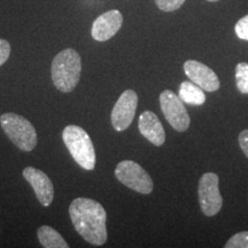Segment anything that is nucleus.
Returning a JSON list of instances; mask_svg holds the SVG:
<instances>
[{"label": "nucleus", "mask_w": 248, "mask_h": 248, "mask_svg": "<svg viewBox=\"0 0 248 248\" xmlns=\"http://www.w3.org/2000/svg\"><path fill=\"white\" fill-rule=\"evenodd\" d=\"M70 219L78 234L88 243L101 246L107 240V214L98 201L77 198L70 203Z\"/></svg>", "instance_id": "nucleus-1"}, {"label": "nucleus", "mask_w": 248, "mask_h": 248, "mask_svg": "<svg viewBox=\"0 0 248 248\" xmlns=\"http://www.w3.org/2000/svg\"><path fill=\"white\" fill-rule=\"evenodd\" d=\"M52 80L59 91L71 92L78 84L82 73V60L75 49L61 51L52 62Z\"/></svg>", "instance_id": "nucleus-2"}, {"label": "nucleus", "mask_w": 248, "mask_h": 248, "mask_svg": "<svg viewBox=\"0 0 248 248\" xmlns=\"http://www.w3.org/2000/svg\"><path fill=\"white\" fill-rule=\"evenodd\" d=\"M62 139L73 159L85 170L95 167V151L89 133L78 125H68L62 132Z\"/></svg>", "instance_id": "nucleus-3"}, {"label": "nucleus", "mask_w": 248, "mask_h": 248, "mask_svg": "<svg viewBox=\"0 0 248 248\" xmlns=\"http://www.w3.org/2000/svg\"><path fill=\"white\" fill-rule=\"evenodd\" d=\"M0 124L6 136L21 151L31 152L37 145V133L33 125L23 116L6 113L0 116Z\"/></svg>", "instance_id": "nucleus-4"}, {"label": "nucleus", "mask_w": 248, "mask_h": 248, "mask_svg": "<svg viewBox=\"0 0 248 248\" xmlns=\"http://www.w3.org/2000/svg\"><path fill=\"white\" fill-rule=\"evenodd\" d=\"M115 176L126 187L138 193L150 194L153 191L154 185L151 176L135 161L125 160L120 162L115 169Z\"/></svg>", "instance_id": "nucleus-5"}, {"label": "nucleus", "mask_w": 248, "mask_h": 248, "mask_svg": "<svg viewBox=\"0 0 248 248\" xmlns=\"http://www.w3.org/2000/svg\"><path fill=\"white\" fill-rule=\"evenodd\" d=\"M161 109L170 125L179 132H184L190 126V115L184 102L170 90H166L160 95Z\"/></svg>", "instance_id": "nucleus-6"}, {"label": "nucleus", "mask_w": 248, "mask_h": 248, "mask_svg": "<svg viewBox=\"0 0 248 248\" xmlns=\"http://www.w3.org/2000/svg\"><path fill=\"white\" fill-rule=\"evenodd\" d=\"M218 176L214 172L204 173L199 181V202L206 216H215L222 208L223 200L218 188Z\"/></svg>", "instance_id": "nucleus-7"}, {"label": "nucleus", "mask_w": 248, "mask_h": 248, "mask_svg": "<svg viewBox=\"0 0 248 248\" xmlns=\"http://www.w3.org/2000/svg\"><path fill=\"white\" fill-rule=\"evenodd\" d=\"M137 106L138 95L133 90H126L121 94L111 110V124L116 131H124L129 128L135 119Z\"/></svg>", "instance_id": "nucleus-8"}, {"label": "nucleus", "mask_w": 248, "mask_h": 248, "mask_svg": "<svg viewBox=\"0 0 248 248\" xmlns=\"http://www.w3.org/2000/svg\"><path fill=\"white\" fill-rule=\"evenodd\" d=\"M184 71L186 76L204 91L214 92L219 88V79L214 70L202 62L188 60L184 63Z\"/></svg>", "instance_id": "nucleus-9"}, {"label": "nucleus", "mask_w": 248, "mask_h": 248, "mask_svg": "<svg viewBox=\"0 0 248 248\" xmlns=\"http://www.w3.org/2000/svg\"><path fill=\"white\" fill-rule=\"evenodd\" d=\"M23 177L33 188L39 202L44 207H48L54 198V187L48 176L42 170L33 167H27L23 170Z\"/></svg>", "instance_id": "nucleus-10"}, {"label": "nucleus", "mask_w": 248, "mask_h": 248, "mask_svg": "<svg viewBox=\"0 0 248 248\" xmlns=\"http://www.w3.org/2000/svg\"><path fill=\"white\" fill-rule=\"evenodd\" d=\"M123 23V16L120 11L113 9L101 14L92 24L91 35L97 42H106L115 36Z\"/></svg>", "instance_id": "nucleus-11"}, {"label": "nucleus", "mask_w": 248, "mask_h": 248, "mask_svg": "<svg viewBox=\"0 0 248 248\" xmlns=\"http://www.w3.org/2000/svg\"><path fill=\"white\" fill-rule=\"evenodd\" d=\"M138 128L141 135L155 146H161L166 140L163 125L153 111L147 110L141 114L139 117Z\"/></svg>", "instance_id": "nucleus-12"}, {"label": "nucleus", "mask_w": 248, "mask_h": 248, "mask_svg": "<svg viewBox=\"0 0 248 248\" xmlns=\"http://www.w3.org/2000/svg\"><path fill=\"white\" fill-rule=\"evenodd\" d=\"M178 97L184 104L192 105V106H200L206 101L203 90L194 84L193 82H183L179 86Z\"/></svg>", "instance_id": "nucleus-13"}, {"label": "nucleus", "mask_w": 248, "mask_h": 248, "mask_svg": "<svg viewBox=\"0 0 248 248\" xmlns=\"http://www.w3.org/2000/svg\"><path fill=\"white\" fill-rule=\"evenodd\" d=\"M39 243L45 248H68L69 245L62 238V235L57 230L48 225L40 226L37 231Z\"/></svg>", "instance_id": "nucleus-14"}, {"label": "nucleus", "mask_w": 248, "mask_h": 248, "mask_svg": "<svg viewBox=\"0 0 248 248\" xmlns=\"http://www.w3.org/2000/svg\"><path fill=\"white\" fill-rule=\"evenodd\" d=\"M235 80L237 88L241 93L248 94V63L240 62L235 68Z\"/></svg>", "instance_id": "nucleus-15"}, {"label": "nucleus", "mask_w": 248, "mask_h": 248, "mask_svg": "<svg viewBox=\"0 0 248 248\" xmlns=\"http://www.w3.org/2000/svg\"><path fill=\"white\" fill-rule=\"evenodd\" d=\"M226 248H248V231L239 232L228 240L224 245Z\"/></svg>", "instance_id": "nucleus-16"}, {"label": "nucleus", "mask_w": 248, "mask_h": 248, "mask_svg": "<svg viewBox=\"0 0 248 248\" xmlns=\"http://www.w3.org/2000/svg\"><path fill=\"white\" fill-rule=\"evenodd\" d=\"M157 7L163 12H173L181 8L185 0H155Z\"/></svg>", "instance_id": "nucleus-17"}, {"label": "nucleus", "mask_w": 248, "mask_h": 248, "mask_svg": "<svg viewBox=\"0 0 248 248\" xmlns=\"http://www.w3.org/2000/svg\"><path fill=\"white\" fill-rule=\"evenodd\" d=\"M235 35L243 40H248V15L240 18L235 24Z\"/></svg>", "instance_id": "nucleus-18"}, {"label": "nucleus", "mask_w": 248, "mask_h": 248, "mask_svg": "<svg viewBox=\"0 0 248 248\" xmlns=\"http://www.w3.org/2000/svg\"><path fill=\"white\" fill-rule=\"evenodd\" d=\"M9 55H11V45L7 40L0 39V66H2L8 60Z\"/></svg>", "instance_id": "nucleus-19"}, {"label": "nucleus", "mask_w": 248, "mask_h": 248, "mask_svg": "<svg viewBox=\"0 0 248 248\" xmlns=\"http://www.w3.org/2000/svg\"><path fill=\"white\" fill-rule=\"evenodd\" d=\"M239 145L245 155L248 157V130H244L239 135Z\"/></svg>", "instance_id": "nucleus-20"}, {"label": "nucleus", "mask_w": 248, "mask_h": 248, "mask_svg": "<svg viewBox=\"0 0 248 248\" xmlns=\"http://www.w3.org/2000/svg\"><path fill=\"white\" fill-rule=\"evenodd\" d=\"M208 1H213L214 2V1H218V0H208Z\"/></svg>", "instance_id": "nucleus-21"}]
</instances>
